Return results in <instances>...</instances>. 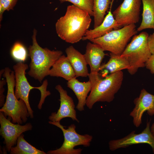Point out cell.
<instances>
[{
    "label": "cell",
    "mask_w": 154,
    "mask_h": 154,
    "mask_svg": "<svg viewBox=\"0 0 154 154\" xmlns=\"http://www.w3.org/2000/svg\"><path fill=\"white\" fill-rule=\"evenodd\" d=\"M87 12L74 5L68 6L65 14L55 24L58 36L66 42L74 43L82 39L91 22Z\"/></svg>",
    "instance_id": "cell-1"
},
{
    "label": "cell",
    "mask_w": 154,
    "mask_h": 154,
    "mask_svg": "<svg viewBox=\"0 0 154 154\" xmlns=\"http://www.w3.org/2000/svg\"><path fill=\"white\" fill-rule=\"evenodd\" d=\"M91 84L90 92L88 96L86 105L90 109L97 102H110L120 88L123 79V73L120 71L111 74L104 78L98 73H89Z\"/></svg>",
    "instance_id": "cell-2"
},
{
    "label": "cell",
    "mask_w": 154,
    "mask_h": 154,
    "mask_svg": "<svg viewBox=\"0 0 154 154\" xmlns=\"http://www.w3.org/2000/svg\"><path fill=\"white\" fill-rule=\"evenodd\" d=\"M37 30L34 29L32 37V44L28 48L31 61L30 70L27 73L41 83L44 78L48 75L51 68L63 53L60 50H52L40 46L37 40Z\"/></svg>",
    "instance_id": "cell-3"
},
{
    "label": "cell",
    "mask_w": 154,
    "mask_h": 154,
    "mask_svg": "<svg viewBox=\"0 0 154 154\" xmlns=\"http://www.w3.org/2000/svg\"><path fill=\"white\" fill-rule=\"evenodd\" d=\"M3 76L7 81V91L5 102L0 109V112L11 119L13 123L21 124L25 123L30 115L25 102L21 99L19 100L15 96L14 71L9 67H6Z\"/></svg>",
    "instance_id": "cell-4"
},
{
    "label": "cell",
    "mask_w": 154,
    "mask_h": 154,
    "mask_svg": "<svg viewBox=\"0 0 154 154\" xmlns=\"http://www.w3.org/2000/svg\"><path fill=\"white\" fill-rule=\"evenodd\" d=\"M28 65L23 62H19L13 66L15 80V94L18 99L23 100L27 106L28 112L31 118H33V112L29 101V95L30 91L33 89L39 90L41 94V98L38 106L40 110L46 98L50 95V92L47 90L48 82L47 80L44 81L40 86L34 87L29 82L25 76V71L28 68Z\"/></svg>",
    "instance_id": "cell-5"
},
{
    "label": "cell",
    "mask_w": 154,
    "mask_h": 154,
    "mask_svg": "<svg viewBox=\"0 0 154 154\" xmlns=\"http://www.w3.org/2000/svg\"><path fill=\"white\" fill-rule=\"evenodd\" d=\"M149 35L145 31L134 35L121 55L129 62V67L127 70L131 75L135 74L139 68L145 67L152 54L148 43Z\"/></svg>",
    "instance_id": "cell-6"
},
{
    "label": "cell",
    "mask_w": 154,
    "mask_h": 154,
    "mask_svg": "<svg viewBox=\"0 0 154 154\" xmlns=\"http://www.w3.org/2000/svg\"><path fill=\"white\" fill-rule=\"evenodd\" d=\"M136 28L135 24H129L90 41L99 45L105 51L121 55L131 38L137 33Z\"/></svg>",
    "instance_id": "cell-7"
},
{
    "label": "cell",
    "mask_w": 154,
    "mask_h": 154,
    "mask_svg": "<svg viewBox=\"0 0 154 154\" xmlns=\"http://www.w3.org/2000/svg\"><path fill=\"white\" fill-rule=\"evenodd\" d=\"M49 124L54 125L60 129L64 136V140L61 146L59 148L48 151V154H80L82 149H75L76 146L82 145L84 147H89L90 145L93 137L89 134L81 135L78 133L76 131V126L72 124L65 129L60 122L49 121Z\"/></svg>",
    "instance_id": "cell-8"
},
{
    "label": "cell",
    "mask_w": 154,
    "mask_h": 154,
    "mask_svg": "<svg viewBox=\"0 0 154 154\" xmlns=\"http://www.w3.org/2000/svg\"><path fill=\"white\" fill-rule=\"evenodd\" d=\"M141 2V0H124L113 12L119 29L139 22Z\"/></svg>",
    "instance_id": "cell-9"
},
{
    "label": "cell",
    "mask_w": 154,
    "mask_h": 154,
    "mask_svg": "<svg viewBox=\"0 0 154 154\" xmlns=\"http://www.w3.org/2000/svg\"><path fill=\"white\" fill-rule=\"evenodd\" d=\"M150 124V121H147L146 127L139 134H135V131H133L123 138L110 141L109 142V149L113 151L133 145L145 143L151 147L154 154V135L151 132Z\"/></svg>",
    "instance_id": "cell-10"
},
{
    "label": "cell",
    "mask_w": 154,
    "mask_h": 154,
    "mask_svg": "<svg viewBox=\"0 0 154 154\" xmlns=\"http://www.w3.org/2000/svg\"><path fill=\"white\" fill-rule=\"evenodd\" d=\"M0 135L4 138L5 149L9 152L17 144L19 137L23 133L31 130L33 127L30 123L24 125L13 123L6 118L1 112H0Z\"/></svg>",
    "instance_id": "cell-11"
},
{
    "label": "cell",
    "mask_w": 154,
    "mask_h": 154,
    "mask_svg": "<svg viewBox=\"0 0 154 154\" xmlns=\"http://www.w3.org/2000/svg\"><path fill=\"white\" fill-rule=\"evenodd\" d=\"M135 107L130 113L133 118L134 125L136 127L142 123V118L143 113L146 111L150 116L154 115V95L143 89L138 97L133 101Z\"/></svg>",
    "instance_id": "cell-12"
},
{
    "label": "cell",
    "mask_w": 154,
    "mask_h": 154,
    "mask_svg": "<svg viewBox=\"0 0 154 154\" xmlns=\"http://www.w3.org/2000/svg\"><path fill=\"white\" fill-rule=\"evenodd\" d=\"M55 88L60 94V107L57 112L51 113L49 117V119L52 121L60 122L64 118L70 117L73 121L79 123L72 98L68 95L66 91L60 85L56 86Z\"/></svg>",
    "instance_id": "cell-13"
},
{
    "label": "cell",
    "mask_w": 154,
    "mask_h": 154,
    "mask_svg": "<svg viewBox=\"0 0 154 154\" xmlns=\"http://www.w3.org/2000/svg\"><path fill=\"white\" fill-rule=\"evenodd\" d=\"M111 7L102 23L93 29L88 30L82 38L91 40L102 37L114 30L119 29L118 25L111 11Z\"/></svg>",
    "instance_id": "cell-14"
},
{
    "label": "cell",
    "mask_w": 154,
    "mask_h": 154,
    "mask_svg": "<svg viewBox=\"0 0 154 154\" xmlns=\"http://www.w3.org/2000/svg\"><path fill=\"white\" fill-rule=\"evenodd\" d=\"M66 57L69 60L75 73L76 77H87L89 73L88 64L84 54H82L72 46L65 50Z\"/></svg>",
    "instance_id": "cell-15"
},
{
    "label": "cell",
    "mask_w": 154,
    "mask_h": 154,
    "mask_svg": "<svg viewBox=\"0 0 154 154\" xmlns=\"http://www.w3.org/2000/svg\"><path fill=\"white\" fill-rule=\"evenodd\" d=\"M104 51L97 44L88 42L84 55L88 64L90 66V73L99 72L101 62L106 55Z\"/></svg>",
    "instance_id": "cell-16"
},
{
    "label": "cell",
    "mask_w": 154,
    "mask_h": 154,
    "mask_svg": "<svg viewBox=\"0 0 154 154\" xmlns=\"http://www.w3.org/2000/svg\"><path fill=\"white\" fill-rule=\"evenodd\" d=\"M75 77L67 82V87L74 92L78 100L76 108L80 111H84L86 105L88 95L91 89V84L89 80L81 82Z\"/></svg>",
    "instance_id": "cell-17"
},
{
    "label": "cell",
    "mask_w": 154,
    "mask_h": 154,
    "mask_svg": "<svg viewBox=\"0 0 154 154\" xmlns=\"http://www.w3.org/2000/svg\"><path fill=\"white\" fill-rule=\"evenodd\" d=\"M48 75L62 77L68 81L76 77L74 70L66 56L62 55L50 69Z\"/></svg>",
    "instance_id": "cell-18"
},
{
    "label": "cell",
    "mask_w": 154,
    "mask_h": 154,
    "mask_svg": "<svg viewBox=\"0 0 154 154\" xmlns=\"http://www.w3.org/2000/svg\"><path fill=\"white\" fill-rule=\"evenodd\" d=\"M143 5L142 20L137 29L140 31L146 29H154V0H141Z\"/></svg>",
    "instance_id": "cell-19"
},
{
    "label": "cell",
    "mask_w": 154,
    "mask_h": 154,
    "mask_svg": "<svg viewBox=\"0 0 154 154\" xmlns=\"http://www.w3.org/2000/svg\"><path fill=\"white\" fill-rule=\"evenodd\" d=\"M110 55L109 60L106 63L101 65L100 71L105 69L112 74L129 68V63L125 58L111 52Z\"/></svg>",
    "instance_id": "cell-20"
},
{
    "label": "cell",
    "mask_w": 154,
    "mask_h": 154,
    "mask_svg": "<svg viewBox=\"0 0 154 154\" xmlns=\"http://www.w3.org/2000/svg\"><path fill=\"white\" fill-rule=\"evenodd\" d=\"M93 12L94 17V28L99 26L102 23L106 13L114 0H93Z\"/></svg>",
    "instance_id": "cell-21"
},
{
    "label": "cell",
    "mask_w": 154,
    "mask_h": 154,
    "mask_svg": "<svg viewBox=\"0 0 154 154\" xmlns=\"http://www.w3.org/2000/svg\"><path fill=\"white\" fill-rule=\"evenodd\" d=\"M22 133L18 137L17 145L10 151L11 154H46L47 153L37 149L26 141Z\"/></svg>",
    "instance_id": "cell-22"
},
{
    "label": "cell",
    "mask_w": 154,
    "mask_h": 154,
    "mask_svg": "<svg viewBox=\"0 0 154 154\" xmlns=\"http://www.w3.org/2000/svg\"><path fill=\"white\" fill-rule=\"evenodd\" d=\"M12 58L19 62H24L27 56V50L24 45L20 42H17L13 44L11 50Z\"/></svg>",
    "instance_id": "cell-23"
},
{
    "label": "cell",
    "mask_w": 154,
    "mask_h": 154,
    "mask_svg": "<svg viewBox=\"0 0 154 154\" xmlns=\"http://www.w3.org/2000/svg\"><path fill=\"white\" fill-rule=\"evenodd\" d=\"M60 3L69 2L76 7L89 13L91 16H93V0H58Z\"/></svg>",
    "instance_id": "cell-24"
},
{
    "label": "cell",
    "mask_w": 154,
    "mask_h": 154,
    "mask_svg": "<svg viewBox=\"0 0 154 154\" xmlns=\"http://www.w3.org/2000/svg\"><path fill=\"white\" fill-rule=\"evenodd\" d=\"M18 0H0V21L2 20L5 11L13 10Z\"/></svg>",
    "instance_id": "cell-25"
},
{
    "label": "cell",
    "mask_w": 154,
    "mask_h": 154,
    "mask_svg": "<svg viewBox=\"0 0 154 154\" xmlns=\"http://www.w3.org/2000/svg\"><path fill=\"white\" fill-rule=\"evenodd\" d=\"M7 83L6 79H2L0 80V106L2 107L4 104L5 97L4 94V85Z\"/></svg>",
    "instance_id": "cell-26"
},
{
    "label": "cell",
    "mask_w": 154,
    "mask_h": 154,
    "mask_svg": "<svg viewBox=\"0 0 154 154\" xmlns=\"http://www.w3.org/2000/svg\"><path fill=\"white\" fill-rule=\"evenodd\" d=\"M145 67L154 75V54H152L145 64Z\"/></svg>",
    "instance_id": "cell-27"
},
{
    "label": "cell",
    "mask_w": 154,
    "mask_h": 154,
    "mask_svg": "<svg viewBox=\"0 0 154 154\" xmlns=\"http://www.w3.org/2000/svg\"><path fill=\"white\" fill-rule=\"evenodd\" d=\"M148 43L150 52L152 54H154V32L149 35Z\"/></svg>",
    "instance_id": "cell-28"
},
{
    "label": "cell",
    "mask_w": 154,
    "mask_h": 154,
    "mask_svg": "<svg viewBox=\"0 0 154 154\" xmlns=\"http://www.w3.org/2000/svg\"><path fill=\"white\" fill-rule=\"evenodd\" d=\"M150 130L151 132L154 135V123L151 125L150 127Z\"/></svg>",
    "instance_id": "cell-29"
}]
</instances>
